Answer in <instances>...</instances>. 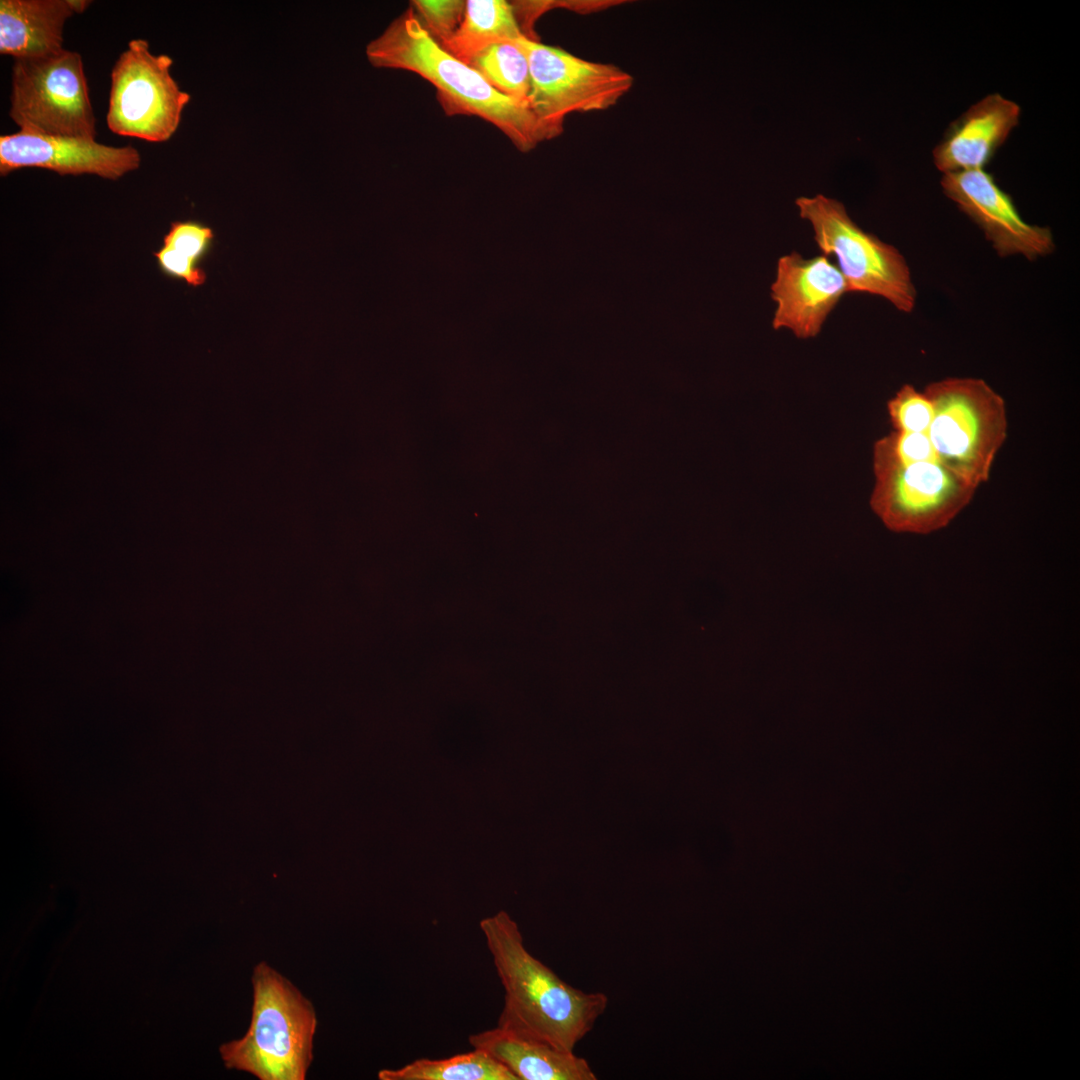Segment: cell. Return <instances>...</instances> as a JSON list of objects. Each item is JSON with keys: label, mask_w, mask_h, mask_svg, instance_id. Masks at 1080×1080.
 Listing matches in <instances>:
<instances>
[{"label": "cell", "mask_w": 1080, "mask_h": 1080, "mask_svg": "<svg viewBox=\"0 0 1080 1080\" xmlns=\"http://www.w3.org/2000/svg\"><path fill=\"white\" fill-rule=\"evenodd\" d=\"M514 42L527 57L529 107L547 140L562 132L569 114L609 109L633 86V76L613 64L589 61L526 37Z\"/></svg>", "instance_id": "cell-7"}, {"label": "cell", "mask_w": 1080, "mask_h": 1080, "mask_svg": "<svg viewBox=\"0 0 1080 1080\" xmlns=\"http://www.w3.org/2000/svg\"><path fill=\"white\" fill-rule=\"evenodd\" d=\"M941 186L945 195L981 228L999 256L1021 255L1035 260L1054 251L1051 230L1026 222L1011 196L984 169L945 173Z\"/></svg>", "instance_id": "cell-10"}, {"label": "cell", "mask_w": 1080, "mask_h": 1080, "mask_svg": "<svg viewBox=\"0 0 1080 1080\" xmlns=\"http://www.w3.org/2000/svg\"><path fill=\"white\" fill-rule=\"evenodd\" d=\"M173 60L153 54L144 39H133L111 72L107 126L120 136L164 142L176 132L190 94L170 73Z\"/></svg>", "instance_id": "cell-8"}, {"label": "cell", "mask_w": 1080, "mask_h": 1080, "mask_svg": "<svg viewBox=\"0 0 1080 1080\" xmlns=\"http://www.w3.org/2000/svg\"><path fill=\"white\" fill-rule=\"evenodd\" d=\"M213 230L197 221H175L164 235L162 247L154 253L158 267L168 277L190 286H201L206 273L199 263L214 240Z\"/></svg>", "instance_id": "cell-17"}, {"label": "cell", "mask_w": 1080, "mask_h": 1080, "mask_svg": "<svg viewBox=\"0 0 1080 1080\" xmlns=\"http://www.w3.org/2000/svg\"><path fill=\"white\" fill-rule=\"evenodd\" d=\"M933 406L928 431L941 464L974 488L988 481L1007 435L1005 401L979 378L950 377L923 391Z\"/></svg>", "instance_id": "cell-4"}, {"label": "cell", "mask_w": 1080, "mask_h": 1080, "mask_svg": "<svg viewBox=\"0 0 1080 1080\" xmlns=\"http://www.w3.org/2000/svg\"><path fill=\"white\" fill-rule=\"evenodd\" d=\"M874 513L895 532L927 534L948 525L976 488L939 461L901 465L873 449Z\"/></svg>", "instance_id": "cell-9"}, {"label": "cell", "mask_w": 1080, "mask_h": 1080, "mask_svg": "<svg viewBox=\"0 0 1080 1080\" xmlns=\"http://www.w3.org/2000/svg\"><path fill=\"white\" fill-rule=\"evenodd\" d=\"M69 2L75 13L84 12L91 4V1L88 0H69Z\"/></svg>", "instance_id": "cell-23"}, {"label": "cell", "mask_w": 1080, "mask_h": 1080, "mask_svg": "<svg viewBox=\"0 0 1080 1080\" xmlns=\"http://www.w3.org/2000/svg\"><path fill=\"white\" fill-rule=\"evenodd\" d=\"M252 987L250 1025L243 1037L220 1046L224 1065L259 1080H304L318 1023L314 1006L263 961L253 969Z\"/></svg>", "instance_id": "cell-3"}, {"label": "cell", "mask_w": 1080, "mask_h": 1080, "mask_svg": "<svg viewBox=\"0 0 1080 1080\" xmlns=\"http://www.w3.org/2000/svg\"><path fill=\"white\" fill-rule=\"evenodd\" d=\"M366 56L374 67L402 69L421 76L436 88L438 101L448 116L482 118L521 152L547 140L529 105L500 93L474 68L444 50L412 7L366 46Z\"/></svg>", "instance_id": "cell-2"}, {"label": "cell", "mask_w": 1080, "mask_h": 1080, "mask_svg": "<svg viewBox=\"0 0 1080 1080\" xmlns=\"http://www.w3.org/2000/svg\"><path fill=\"white\" fill-rule=\"evenodd\" d=\"M521 37L525 35L512 4L503 0H468L459 28L440 46L467 63L490 45L513 42Z\"/></svg>", "instance_id": "cell-16"}, {"label": "cell", "mask_w": 1080, "mask_h": 1080, "mask_svg": "<svg viewBox=\"0 0 1080 1080\" xmlns=\"http://www.w3.org/2000/svg\"><path fill=\"white\" fill-rule=\"evenodd\" d=\"M466 64L479 72L500 93L529 105V63L523 50L514 41L490 45Z\"/></svg>", "instance_id": "cell-19"}, {"label": "cell", "mask_w": 1080, "mask_h": 1080, "mask_svg": "<svg viewBox=\"0 0 1080 1080\" xmlns=\"http://www.w3.org/2000/svg\"><path fill=\"white\" fill-rule=\"evenodd\" d=\"M770 295L776 304L774 330L789 329L797 338L817 336L830 312L848 293L838 266L824 254L804 258L797 252L777 261Z\"/></svg>", "instance_id": "cell-11"}, {"label": "cell", "mask_w": 1080, "mask_h": 1080, "mask_svg": "<svg viewBox=\"0 0 1080 1080\" xmlns=\"http://www.w3.org/2000/svg\"><path fill=\"white\" fill-rule=\"evenodd\" d=\"M472 1048L491 1055L517 1080H596L586 1059L496 1026L471 1034Z\"/></svg>", "instance_id": "cell-14"}, {"label": "cell", "mask_w": 1080, "mask_h": 1080, "mask_svg": "<svg viewBox=\"0 0 1080 1080\" xmlns=\"http://www.w3.org/2000/svg\"><path fill=\"white\" fill-rule=\"evenodd\" d=\"M887 411L895 431L928 433L933 406L924 392L910 384L903 385L887 403Z\"/></svg>", "instance_id": "cell-20"}, {"label": "cell", "mask_w": 1080, "mask_h": 1080, "mask_svg": "<svg viewBox=\"0 0 1080 1080\" xmlns=\"http://www.w3.org/2000/svg\"><path fill=\"white\" fill-rule=\"evenodd\" d=\"M73 14L69 0H1L0 53L25 59L62 51L64 25Z\"/></svg>", "instance_id": "cell-15"}, {"label": "cell", "mask_w": 1080, "mask_h": 1080, "mask_svg": "<svg viewBox=\"0 0 1080 1080\" xmlns=\"http://www.w3.org/2000/svg\"><path fill=\"white\" fill-rule=\"evenodd\" d=\"M132 146L114 147L95 139L18 131L0 137V174L42 168L60 175L91 174L117 180L140 166Z\"/></svg>", "instance_id": "cell-12"}, {"label": "cell", "mask_w": 1080, "mask_h": 1080, "mask_svg": "<svg viewBox=\"0 0 1080 1080\" xmlns=\"http://www.w3.org/2000/svg\"><path fill=\"white\" fill-rule=\"evenodd\" d=\"M874 449L901 465L939 461L929 434L923 432L893 431L879 439Z\"/></svg>", "instance_id": "cell-22"}, {"label": "cell", "mask_w": 1080, "mask_h": 1080, "mask_svg": "<svg viewBox=\"0 0 1080 1080\" xmlns=\"http://www.w3.org/2000/svg\"><path fill=\"white\" fill-rule=\"evenodd\" d=\"M795 204L812 225L822 253L835 256L848 293L879 296L901 312L913 311L917 291L905 258L893 245L859 227L836 199L818 194L799 197Z\"/></svg>", "instance_id": "cell-5"}, {"label": "cell", "mask_w": 1080, "mask_h": 1080, "mask_svg": "<svg viewBox=\"0 0 1080 1080\" xmlns=\"http://www.w3.org/2000/svg\"><path fill=\"white\" fill-rule=\"evenodd\" d=\"M380 1080H517L501 1063L483 1050L442 1059H416L397 1069H381Z\"/></svg>", "instance_id": "cell-18"}, {"label": "cell", "mask_w": 1080, "mask_h": 1080, "mask_svg": "<svg viewBox=\"0 0 1080 1080\" xmlns=\"http://www.w3.org/2000/svg\"><path fill=\"white\" fill-rule=\"evenodd\" d=\"M504 989L497 1026L574 1051L608 1007L602 992H584L532 955L518 923L504 910L479 922Z\"/></svg>", "instance_id": "cell-1"}, {"label": "cell", "mask_w": 1080, "mask_h": 1080, "mask_svg": "<svg viewBox=\"0 0 1080 1080\" xmlns=\"http://www.w3.org/2000/svg\"><path fill=\"white\" fill-rule=\"evenodd\" d=\"M1020 107L998 93L990 94L953 121L933 150L943 174L984 169L1019 123Z\"/></svg>", "instance_id": "cell-13"}, {"label": "cell", "mask_w": 1080, "mask_h": 1080, "mask_svg": "<svg viewBox=\"0 0 1080 1080\" xmlns=\"http://www.w3.org/2000/svg\"><path fill=\"white\" fill-rule=\"evenodd\" d=\"M9 116L23 132L95 139L96 121L81 55L63 49L15 59Z\"/></svg>", "instance_id": "cell-6"}, {"label": "cell", "mask_w": 1080, "mask_h": 1080, "mask_svg": "<svg viewBox=\"0 0 1080 1080\" xmlns=\"http://www.w3.org/2000/svg\"><path fill=\"white\" fill-rule=\"evenodd\" d=\"M466 1H412V9L424 21V27L440 45L447 42L459 28L465 12Z\"/></svg>", "instance_id": "cell-21"}]
</instances>
